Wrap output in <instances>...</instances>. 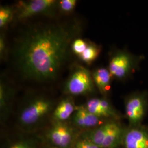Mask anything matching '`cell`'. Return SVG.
Returning a JSON list of instances; mask_svg holds the SVG:
<instances>
[{
  "instance_id": "obj_18",
  "label": "cell",
  "mask_w": 148,
  "mask_h": 148,
  "mask_svg": "<svg viewBox=\"0 0 148 148\" xmlns=\"http://www.w3.org/2000/svg\"><path fill=\"white\" fill-rule=\"evenodd\" d=\"M88 43V42H86L84 40L77 37L71 43V49L74 54L79 57L87 47Z\"/></svg>"
},
{
  "instance_id": "obj_11",
  "label": "cell",
  "mask_w": 148,
  "mask_h": 148,
  "mask_svg": "<svg viewBox=\"0 0 148 148\" xmlns=\"http://www.w3.org/2000/svg\"><path fill=\"white\" fill-rule=\"evenodd\" d=\"M92 76L95 87L102 95H106L110 90L112 78L109 70L106 68H97L92 72Z\"/></svg>"
},
{
  "instance_id": "obj_4",
  "label": "cell",
  "mask_w": 148,
  "mask_h": 148,
  "mask_svg": "<svg viewBox=\"0 0 148 148\" xmlns=\"http://www.w3.org/2000/svg\"><path fill=\"white\" fill-rule=\"evenodd\" d=\"M53 106V101L47 97H35L23 108L19 116V121L25 126L36 125L51 112Z\"/></svg>"
},
{
  "instance_id": "obj_17",
  "label": "cell",
  "mask_w": 148,
  "mask_h": 148,
  "mask_svg": "<svg viewBox=\"0 0 148 148\" xmlns=\"http://www.w3.org/2000/svg\"><path fill=\"white\" fill-rule=\"evenodd\" d=\"M108 128V122L104 123L98 127L92 133L90 139L95 143L97 145L101 148L104 140L106 130Z\"/></svg>"
},
{
  "instance_id": "obj_6",
  "label": "cell",
  "mask_w": 148,
  "mask_h": 148,
  "mask_svg": "<svg viewBox=\"0 0 148 148\" xmlns=\"http://www.w3.org/2000/svg\"><path fill=\"white\" fill-rule=\"evenodd\" d=\"M148 108V94L136 92L128 95L125 101L126 115L131 127L140 126Z\"/></svg>"
},
{
  "instance_id": "obj_13",
  "label": "cell",
  "mask_w": 148,
  "mask_h": 148,
  "mask_svg": "<svg viewBox=\"0 0 148 148\" xmlns=\"http://www.w3.org/2000/svg\"><path fill=\"white\" fill-rule=\"evenodd\" d=\"M76 109V107L71 98L64 99L56 106L53 112V118L57 121L64 122L74 114Z\"/></svg>"
},
{
  "instance_id": "obj_19",
  "label": "cell",
  "mask_w": 148,
  "mask_h": 148,
  "mask_svg": "<svg viewBox=\"0 0 148 148\" xmlns=\"http://www.w3.org/2000/svg\"><path fill=\"white\" fill-rule=\"evenodd\" d=\"M76 3V0H61L58 1V8L62 13L68 14L74 11Z\"/></svg>"
},
{
  "instance_id": "obj_7",
  "label": "cell",
  "mask_w": 148,
  "mask_h": 148,
  "mask_svg": "<svg viewBox=\"0 0 148 148\" xmlns=\"http://www.w3.org/2000/svg\"><path fill=\"white\" fill-rule=\"evenodd\" d=\"M48 138L56 147L66 148L73 141V131L64 122L57 121L49 130Z\"/></svg>"
},
{
  "instance_id": "obj_3",
  "label": "cell",
  "mask_w": 148,
  "mask_h": 148,
  "mask_svg": "<svg viewBox=\"0 0 148 148\" xmlns=\"http://www.w3.org/2000/svg\"><path fill=\"white\" fill-rule=\"evenodd\" d=\"M95 88L92 73L82 65H76L65 84L64 91L69 95H87L94 93Z\"/></svg>"
},
{
  "instance_id": "obj_20",
  "label": "cell",
  "mask_w": 148,
  "mask_h": 148,
  "mask_svg": "<svg viewBox=\"0 0 148 148\" xmlns=\"http://www.w3.org/2000/svg\"><path fill=\"white\" fill-rule=\"evenodd\" d=\"M74 148H101L90 139H84L78 140L75 144Z\"/></svg>"
},
{
  "instance_id": "obj_2",
  "label": "cell",
  "mask_w": 148,
  "mask_h": 148,
  "mask_svg": "<svg viewBox=\"0 0 148 148\" xmlns=\"http://www.w3.org/2000/svg\"><path fill=\"white\" fill-rule=\"evenodd\" d=\"M143 58L142 56L133 54L126 50H116L110 56L108 69L112 77L125 80L139 68Z\"/></svg>"
},
{
  "instance_id": "obj_15",
  "label": "cell",
  "mask_w": 148,
  "mask_h": 148,
  "mask_svg": "<svg viewBox=\"0 0 148 148\" xmlns=\"http://www.w3.org/2000/svg\"><path fill=\"white\" fill-rule=\"evenodd\" d=\"M101 49L95 43L88 42V46L84 52L79 56V59L85 63L90 64L99 56Z\"/></svg>"
},
{
  "instance_id": "obj_23",
  "label": "cell",
  "mask_w": 148,
  "mask_h": 148,
  "mask_svg": "<svg viewBox=\"0 0 148 148\" xmlns=\"http://www.w3.org/2000/svg\"><path fill=\"white\" fill-rule=\"evenodd\" d=\"M57 148V147H53V148Z\"/></svg>"
},
{
  "instance_id": "obj_22",
  "label": "cell",
  "mask_w": 148,
  "mask_h": 148,
  "mask_svg": "<svg viewBox=\"0 0 148 148\" xmlns=\"http://www.w3.org/2000/svg\"><path fill=\"white\" fill-rule=\"evenodd\" d=\"M10 148H35L34 144L27 140H21L12 144Z\"/></svg>"
},
{
  "instance_id": "obj_5",
  "label": "cell",
  "mask_w": 148,
  "mask_h": 148,
  "mask_svg": "<svg viewBox=\"0 0 148 148\" xmlns=\"http://www.w3.org/2000/svg\"><path fill=\"white\" fill-rule=\"evenodd\" d=\"M58 8V1L54 0H31L19 1L16 7L17 19L25 20L38 15H52Z\"/></svg>"
},
{
  "instance_id": "obj_14",
  "label": "cell",
  "mask_w": 148,
  "mask_h": 148,
  "mask_svg": "<svg viewBox=\"0 0 148 148\" xmlns=\"http://www.w3.org/2000/svg\"><path fill=\"white\" fill-rule=\"evenodd\" d=\"M10 86L1 78L0 82V106L1 111L3 114L7 112L8 101L13 94V90Z\"/></svg>"
},
{
  "instance_id": "obj_21",
  "label": "cell",
  "mask_w": 148,
  "mask_h": 148,
  "mask_svg": "<svg viewBox=\"0 0 148 148\" xmlns=\"http://www.w3.org/2000/svg\"><path fill=\"white\" fill-rule=\"evenodd\" d=\"M7 44L5 36L3 34H1L0 36V58L1 60H5L7 56Z\"/></svg>"
},
{
  "instance_id": "obj_10",
  "label": "cell",
  "mask_w": 148,
  "mask_h": 148,
  "mask_svg": "<svg viewBox=\"0 0 148 148\" xmlns=\"http://www.w3.org/2000/svg\"><path fill=\"white\" fill-rule=\"evenodd\" d=\"M104 119L97 116L88 111L85 106L76 107L73 115L75 125L81 128H92L104 124Z\"/></svg>"
},
{
  "instance_id": "obj_12",
  "label": "cell",
  "mask_w": 148,
  "mask_h": 148,
  "mask_svg": "<svg viewBox=\"0 0 148 148\" xmlns=\"http://www.w3.org/2000/svg\"><path fill=\"white\" fill-rule=\"evenodd\" d=\"M122 130L116 122H108V128L101 148H114L121 137Z\"/></svg>"
},
{
  "instance_id": "obj_9",
  "label": "cell",
  "mask_w": 148,
  "mask_h": 148,
  "mask_svg": "<svg viewBox=\"0 0 148 148\" xmlns=\"http://www.w3.org/2000/svg\"><path fill=\"white\" fill-rule=\"evenodd\" d=\"M85 106L90 113L101 119L119 117L116 110L105 98H92L88 101Z\"/></svg>"
},
{
  "instance_id": "obj_16",
  "label": "cell",
  "mask_w": 148,
  "mask_h": 148,
  "mask_svg": "<svg viewBox=\"0 0 148 148\" xmlns=\"http://www.w3.org/2000/svg\"><path fill=\"white\" fill-rule=\"evenodd\" d=\"M16 16V10L8 5L0 7V27L3 29L11 22Z\"/></svg>"
},
{
  "instance_id": "obj_1",
  "label": "cell",
  "mask_w": 148,
  "mask_h": 148,
  "mask_svg": "<svg viewBox=\"0 0 148 148\" xmlns=\"http://www.w3.org/2000/svg\"><path fill=\"white\" fill-rule=\"evenodd\" d=\"M81 29L77 21L28 27L18 37L14 48L16 68L25 79L38 82L56 79Z\"/></svg>"
},
{
  "instance_id": "obj_8",
  "label": "cell",
  "mask_w": 148,
  "mask_h": 148,
  "mask_svg": "<svg viewBox=\"0 0 148 148\" xmlns=\"http://www.w3.org/2000/svg\"><path fill=\"white\" fill-rule=\"evenodd\" d=\"M125 148H148V128L138 126L131 127L125 133Z\"/></svg>"
}]
</instances>
